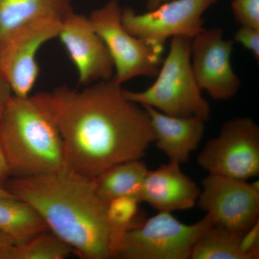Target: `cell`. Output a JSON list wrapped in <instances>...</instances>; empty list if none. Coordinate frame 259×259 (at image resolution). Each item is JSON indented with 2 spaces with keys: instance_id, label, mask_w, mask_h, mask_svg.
<instances>
[{
  "instance_id": "1",
  "label": "cell",
  "mask_w": 259,
  "mask_h": 259,
  "mask_svg": "<svg viewBox=\"0 0 259 259\" xmlns=\"http://www.w3.org/2000/svg\"><path fill=\"white\" fill-rule=\"evenodd\" d=\"M113 78L66 85L31 95L55 125L66 168L94 179L112 166L144 157L155 135L146 109L126 98Z\"/></svg>"
},
{
  "instance_id": "2",
  "label": "cell",
  "mask_w": 259,
  "mask_h": 259,
  "mask_svg": "<svg viewBox=\"0 0 259 259\" xmlns=\"http://www.w3.org/2000/svg\"><path fill=\"white\" fill-rule=\"evenodd\" d=\"M6 189L36 211L49 231L83 259L113 258L106 202L93 179L65 168L45 175L11 177Z\"/></svg>"
},
{
  "instance_id": "3",
  "label": "cell",
  "mask_w": 259,
  "mask_h": 259,
  "mask_svg": "<svg viewBox=\"0 0 259 259\" xmlns=\"http://www.w3.org/2000/svg\"><path fill=\"white\" fill-rule=\"evenodd\" d=\"M0 144L12 177L45 175L66 168L57 129L31 95H13L0 116Z\"/></svg>"
},
{
  "instance_id": "4",
  "label": "cell",
  "mask_w": 259,
  "mask_h": 259,
  "mask_svg": "<svg viewBox=\"0 0 259 259\" xmlns=\"http://www.w3.org/2000/svg\"><path fill=\"white\" fill-rule=\"evenodd\" d=\"M191 42L192 39L187 37L171 38L169 51L163 59L154 83L141 92L124 89L126 98L166 115L197 117L208 120L210 106L202 96L191 66Z\"/></svg>"
},
{
  "instance_id": "5",
  "label": "cell",
  "mask_w": 259,
  "mask_h": 259,
  "mask_svg": "<svg viewBox=\"0 0 259 259\" xmlns=\"http://www.w3.org/2000/svg\"><path fill=\"white\" fill-rule=\"evenodd\" d=\"M213 224L207 214L198 222L187 225L171 212H158L125 233L114 258L190 259L196 242Z\"/></svg>"
},
{
  "instance_id": "6",
  "label": "cell",
  "mask_w": 259,
  "mask_h": 259,
  "mask_svg": "<svg viewBox=\"0 0 259 259\" xmlns=\"http://www.w3.org/2000/svg\"><path fill=\"white\" fill-rule=\"evenodd\" d=\"M121 13L118 1L110 0L89 16L111 56L115 69L112 78L122 85L140 76L156 77L164 50L148 45L127 31Z\"/></svg>"
},
{
  "instance_id": "7",
  "label": "cell",
  "mask_w": 259,
  "mask_h": 259,
  "mask_svg": "<svg viewBox=\"0 0 259 259\" xmlns=\"http://www.w3.org/2000/svg\"><path fill=\"white\" fill-rule=\"evenodd\" d=\"M197 163L208 174L246 181L259 175V127L239 117L223 124L217 137L199 153Z\"/></svg>"
},
{
  "instance_id": "8",
  "label": "cell",
  "mask_w": 259,
  "mask_h": 259,
  "mask_svg": "<svg viewBox=\"0 0 259 259\" xmlns=\"http://www.w3.org/2000/svg\"><path fill=\"white\" fill-rule=\"evenodd\" d=\"M218 0H170L144 13L122 9L126 30L156 49H165L167 40L183 36L192 39L204 30L202 16Z\"/></svg>"
},
{
  "instance_id": "9",
  "label": "cell",
  "mask_w": 259,
  "mask_h": 259,
  "mask_svg": "<svg viewBox=\"0 0 259 259\" xmlns=\"http://www.w3.org/2000/svg\"><path fill=\"white\" fill-rule=\"evenodd\" d=\"M61 20L44 19L27 24L0 40V70L13 95L27 97L36 83L40 48L57 37Z\"/></svg>"
},
{
  "instance_id": "10",
  "label": "cell",
  "mask_w": 259,
  "mask_h": 259,
  "mask_svg": "<svg viewBox=\"0 0 259 259\" xmlns=\"http://www.w3.org/2000/svg\"><path fill=\"white\" fill-rule=\"evenodd\" d=\"M197 203L214 224L243 235L258 220L259 192L246 181L208 174Z\"/></svg>"
},
{
  "instance_id": "11",
  "label": "cell",
  "mask_w": 259,
  "mask_h": 259,
  "mask_svg": "<svg viewBox=\"0 0 259 259\" xmlns=\"http://www.w3.org/2000/svg\"><path fill=\"white\" fill-rule=\"evenodd\" d=\"M233 40L220 28H204L191 42V66L199 88L215 100L236 95L241 80L231 64Z\"/></svg>"
},
{
  "instance_id": "12",
  "label": "cell",
  "mask_w": 259,
  "mask_h": 259,
  "mask_svg": "<svg viewBox=\"0 0 259 259\" xmlns=\"http://www.w3.org/2000/svg\"><path fill=\"white\" fill-rule=\"evenodd\" d=\"M57 37L77 70L81 86L113 77L111 56L89 17L70 12L61 21Z\"/></svg>"
},
{
  "instance_id": "13",
  "label": "cell",
  "mask_w": 259,
  "mask_h": 259,
  "mask_svg": "<svg viewBox=\"0 0 259 259\" xmlns=\"http://www.w3.org/2000/svg\"><path fill=\"white\" fill-rule=\"evenodd\" d=\"M200 190L182 171L180 163L169 161L148 171L140 200L158 212L172 213L192 208L197 203Z\"/></svg>"
},
{
  "instance_id": "14",
  "label": "cell",
  "mask_w": 259,
  "mask_h": 259,
  "mask_svg": "<svg viewBox=\"0 0 259 259\" xmlns=\"http://www.w3.org/2000/svg\"><path fill=\"white\" fill-rule=\"evenodd\" d=\"M151 120L156 147L169 161L182 164L198 147L205 131V122L197 117L166 115L150 106H142Z\"/></svg>"
},
{
  "instance_id": "15",
  "label": "cell",
  "mask_w": 259,
  "mask_h": 259,
  "mask_svg": "<svg viewBox=\"0 0 259 259\" xmlns=\"http://www.w3.org/2000/svg\"><path fill=\"white\" fill-rule=\"evenodd\" d=\"M71 0H0V40L17 29L44 19L62 20Z\"/></svg>"
},
{
  "instance_id": "16",
  "label": "cell",
  "mask_w": 259,
  "mask_h": 259,
  "mask_svg": "<svg viewBox=\"0 0 259 259\" xmlns=\"http://www.w3.org/2000/svg\"><path fill=\"white\" fill-rule=\"evenodd\" d=\"M149 169L144 161L119 163L93 179L98 195L108 203L112 199L131 197L139 199Z\"/></svg>"
},
{
  "instance_id": "17",
  "label": "cell",
  "mask_w": 259,
  "mask_h": 259,
  "mask_svg": "<svg viewBox=\"0 0 259 259\" xmlns=\"http://www.w3.org/2000/svg\"><path fill=\"white\" fill-rule=\"evenodd\" d=\"M46 231L47 225L30 204L15 196L0 197V231L15 244Z\"/></svg>"
},
{
  "instance_id": "18",
  "label": "cell",
  "mask_w": 259,
  "mask_h": 259,
  "mask_svg": "<svg viewBox=\"0 0 259 259\" xmlns=\"http://www.w3.org/2000/svg\"><path fill=\"white\" fill-rule=\"evenodd\" d=\"M241 236L213 224L196 242L190 259H248L240 249Z\"/></svg>"
},
{
  "instance_id": "19",
  "label": "cell",
  "mask_w": 259,
  "mask_h": 259,
  "mask_svg": "<svg viewBox=\"0 0 259 259\" xmlns=\"http://www.w3.org/2000/svg\"><path fill=\"white\" fill-rule=\"evenodd\" d=\"M72 254L74 249L49 230L15 244L9 259H64Z\"/></svg>"
},
{
  "instance_id": "20",
  "label": "cell",
  "mask_w": 259,
  "mask_h": 259,
  "mask_svg": "<svg viewBox=\"0 0 259 259\" xmlns=\"http://www.w3.org/2000/svg\"><path fill=\"white\" fill-rule=\"evenodd\" d=\"M140 203L139 199L134 197H124L112 199L107 204V221L113 258L125 233L140 224H136Z\"/></svg>"
},
{
  "instance_id": "21",
  "label": "cell",
  "mask_w": 259,
  "mask_h": 259,
  "mask_svg": "<svg viewBox=\"0 0 259 259\" xmlns=\"http://www.w3.org/2000/svg\"><path fill=\"white\" fill-rule=\"evenodd\" d=\"M231 8L241 26L259 29V0H233Z\"/></svg>"
},
{
  "instance_id": "22",
  "label": "cell",
  "mask_w": 259,
  "mask_h": 259,
  "mask_svg": "<svg viewBox=\"0 0 259 259\" xmlns=\"http://www.w3.org/2000/svg\"><path fill=\"white\" fill-rule=\"evenodd\" d=\"M240 249L248 259L259 258V221H256L242 235Z\"/></svg>"
},
{
  "instance_id": "23",
  "label": "cell",
  "mask_w": 259,
  "mask_h": 259,
  "mask_svg": "<svg viewBox=\"0 0 259 259\" xmlns=\"http://www.w3.org/2000/svg\"><path fill=\"white\" fill-rule=\"evenodd\" d=\"M233 42L241 44L249 51L257 61L259 60V29L241 26L237 30Z\"/></svg>"
},
{
  "instance_id": "24",
  "label": "cell",
  "mask_w": 259,
  "mask_h": 259,
  "mask_svg": "<svg viewBox=\"0 0 259 259\" xmlns=\"http://www.w3.org/2000/svg\"><path fill=\"white\" fill-rule=\"evenodd\" d=\"M13 95L9 83L7 81L4 75L0 70V116Z\"/></svg>"
},
{
  "instance_id": "25",
  "label": "cell",
  "mask_w": 259,
  "mask_h": 259,
  "mask_svg": "<svg viewBox=\"0 0 259 259\" xmlns=\"http://www.w3.org/2000/svg\"><path fill=\"white\" fill-rule=\"evenodd\" d=\"M11 177L9 165L0 144V187L6 189L7 184Z\"/></svg>"
},
{
  "instance_id": "26",
  "label": "cell",
  "mask_w": 259,
  "mask_h": 259,
  "mask_svg": "<svg viewBox=\"0 0 259 259\" xmlns=\"http://www.w3.org/2000/svg\"><path fill=\"white\" fill-rule=\"evenodd\" d=\"M15 243L10 237L0 231V259H9Z\"/></svg>"
},
{
  "instance_id": "27",
  "label": "cell",
  "mask_w": 259,
  "mask_h": 259,
  "mask_svg": "<svg viewBox=\"0 0 259 259\" xmlns=\"http://www.w3.org/2000/svg\"><path fill=\"white\" fill-rule=\"evenodd\" d=\"M146 3V6L147 7L148 10L154 9L158 5L162 3H166V2L170 1V0H143Z\"/></svg>"
},
{
  "instance_id": "28",
  "label": "cell",
  "mask_w": 259,
  "mask_h": 259,
  "mask_svg": "<svg viewBox=\"0 0 259 259\" xmlns=\"http://www.w3.org/2000/svg\"><path fill=\"white\" fill-rule=\"evenodd\" d=\"M8 196H14L13 194L10 193L9 191L5 188H1L0 187V197H8Z\"/></svg>"
}]
</instances>
